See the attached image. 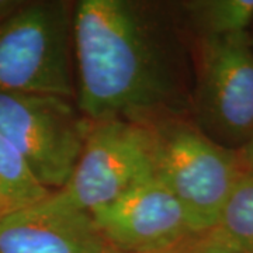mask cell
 <instances>
[{
    "instance_id": "1",
    "label": "cell",
    "mask_w": 253,
    "mask_h": 253,
    "mask_svg": "<svg viewBox=\"0 0 253 253\" xmlns=\"http://www.w3.org/2000/svg\"><path fill=\"white\" fill-rule=\"evenodd\" d=\"M72 44L76 104L90 121L189 116L191 38L174 1L79 0Z\"/></svg>"
},
{
    "instance_id": "2",
    "label": "cell",
    "mask_w": 253,
    "mask_h": 253,
    "mask_svg": "<svg viewBox=\"0 0 253 253\" xmlns=\"http://www.w3.org/2000/svg\"><path fill=\"white\" fill-rule=\"evenodd\" d=\"M151 139L155 176L174 194L193 229H212L248 168L239 151L214 142L190 116H162L139 123Z\"/></svg>"
},
{
    "instance_id": "8",
    "label": "cell",
    "mask_w": 253,
    "mask_h": 253,
    "mask_svg": "<svg viewBox=\"0 0 253 253\" xmlns=\"http://www.w3.org/2000/svg\"><path fill=\"white\" fill-rule=\"evenodd\" d=\"M113 249L91 214L59 191L0 215V253H109Z\"/></svg>"
},
{
    "instance_id": "16",
    "label": "cell",
    "mask_w": 253,
    "mask_h": 253,
    "mask_svg": "<svg viewBox=\"0 0 253 253\" xmlns=\"http://www.w3.org/2000/svg\"><path fill=\"white\" fill-rule=\"evenodd\" d=\"M249 36H251V41H252V44H253V33H251V31H249Z\"/></svg>"
},
{
    "instance_id": "6",
    "label": "cell",
    "mask_w": 253,
    "mask_h": 253,
    "mask_svg": "<svg viewBox=\"0 0 253 253\" xmlns=\"http://www.w3.org/2000/svg\"><path fill=\"white\" fill-rule=\"evenodd\" d=\"M152 176L154 162L146 128L126 118H104L90 121L78 163L58 191L90 214Z\"/></svg>"
},
{
    "instance_id": "14",
    "label": "cell",
    "mask_w": 253,
    "mask_h": 253,
    "mask_svg": "<svg viewBox=\"0 0 253 253\" xmlns=\"http://www.w3.org/2000/svg\"><path fill=\"white\" fill-rule=\"evenodd\" d=\"M239 152L242 155V159H244L246 168L249 170H253V135L251 136V139L248 141V144L245 145Z\"/></svg>"
},
{
    "instance_id": "4",
    "label": "cell",
    "mask_w": 253,
    "mask_h": 253,
    "mask_svg": "<svg viewBox=\"0 0 253 253\" xmlns=\"http://www.w3.org/2000/svg\"><path fill=\"white\" fill-rule=\"evenodd\" d=\"M189 116L214 142L241 151L253 135V44L249 31L191 40Z\"/></svg>"
},
{
    "instance_id": "3",
    "label": "cell",
    "mask_w": 253,
    "mask_h": 253,
    "mask_svg": "<svg viewBox=\"0 0 253 253\" xmlns=\"http://www.w3.org/2000/svg\"><path fill=\"white\" fill-rule=\"evenodd\" d=\"M73 6L66 0L24 1L0 21V93L75 97Z\"/></svg>"
},
{
    "instance_id": "5",
    "label": "cell",
    "mask_w": 253,
    "mask_h": 253,
    "mask_svg": "<svg viewBox=\"0 0 253 253\" xmlns=\"http://www.w3.org/2000/svg\"><path fill=\"white\" fill-rule=\"evenodd\" d=\"M90 128L73 99L0 93V132L24 156L38 180L58 191L69 180Z\"/></svg>"
},
{
    "instance_id": "15",
    "label": "cell",
    "mask_w": 253,
    "mask_h": 253,
    "mask_svg": "<svg viewBox=\"0 0 253 253\" xmlns=\"http://www.w3.org/2000/svg\"><path fill=\"white\" fill-rule=\"evenodd\" d=\"M180 248H181V245L180 246H177V248H174V249H170V251H165V252H155V253H179ZM109 253H129V252H121V251H117V249H113V251Z\"/></svg>"
},
{
    "instance_id": "9",
    "label": "cell",
    "mask_w": 253,
    "mask_h": 253,
    "mask_svg": "<svg viewBox=\"0 0 253 253\" xmlns=\"http://www.w3.org/2000/svg\"><path fill=\"white\" fill-rule=\"evenodd\" d=\"M174 6L191 40L248 33L253 26V0H183Z\"/></svg>"
},
{
    "instance_id": "11",
    "label": "cell",
    "mask_w": 253,
    "mask_h": 253,
    "mask_svg": "<svg viewBox=\"0 0 253 253\" xmlns=\"http://www.w3.org/2000/svg\"><path fill=\"white\" fill-rule=\"evenodd\" d=\"M211 231L226 244L253 253V170L248 169L238 180Z\"/></svg>"
},
{
    "instance_id": "7",
    "label": "cell",
    "mask_w": 253,
    "mask_h": 253,
    "mask_svg": "<svg viewBox=\"0 0 253 253\" xmlns=\"http://www.w3.org/2000/svg\"><path fill=\"white\" fill-rule=\"evenodd\" d=\"M90 214L106 242L121 252H165L197 234L179 200L156 176Z\"/></svg>"
},
{
    "instance_id": "13",
    "label": "cell",
    "mask_w": 253,
    "mask_h": 253,
    "mask_svg": "<svg viewBox=\"0 0 253 253\" xmlns=\"http://www.w3.org/2000/svg\"><path fill=\"white\" fill-rule=\"evenodd\" d=\"M26 0H0V21L11 16L16 10H18Z\"/></svg>"
},
{
    "instance_id": "10",
    "label": "cell",
    "mask_w": 253,
    "mask_h": 253,
    "mask_svg": "<svg viewBox=\"0 0 253 253\" xmlns=\"http://www.w3.org/2000/svg\"><path fill=\"white\" fill-rule=\"evenodd\" d=\"M51 193L17 148L0 132V215L30 207Z\"/></svg>"
},
{
    "instance_id": "12",
    "label": "cell",
    "mask_w": 253,
    "mask_h": 253,
    "mask_svg": "<svg viewBox=\"0 0 253 253\" xmlns=\"http://www.w3.org/2000/svg\"><path fill=\"white\" fill-rule=\"evenodd\" d=\"M179 253H248L226 244L211 229L193 235L181 245Z\"/></svg>"
}]
</instances>
